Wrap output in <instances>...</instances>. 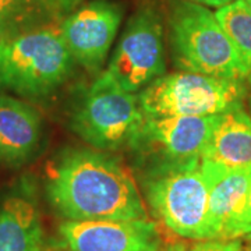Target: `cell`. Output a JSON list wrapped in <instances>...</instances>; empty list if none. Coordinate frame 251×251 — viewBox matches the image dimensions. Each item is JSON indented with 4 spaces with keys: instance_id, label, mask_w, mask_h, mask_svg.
<instances>
[{
    "instance_id": "15",
    "label": "cell",
    "mask_w": 251,
    "mask_h": 251,
    "mask_svg": "<svg viewBox=\"0 0 251 251\" xmlns=\"http://www.w3.org/2000/svg\"><path fill=\"white\" fill-rule=\"evenodd\" d=\"M57 20L46 0H0V41L54 27Z\"/></svg>"
},
{
    "instance_id": "18",
    "label": "cell",
    "mask_w": 251,
    "mask_h": 251,
    "mask_svg": "<svg viewBox=\"0 0 251 251\" xmlns=\"http://www.w3.org/2000/svg\"><path fill=\"white\" fill-rule=\"evenodd\" d=\"M188 251H246L240 240H201Z\"/></svg>"
},
{
    "instance_id": "19",
    "label": "cell",
    "mask_w": 251,
    "mask_h": 251,
    "mask_svg": "<svg viewBox=\"0 0 251 251\" xmlns=\"http://www.w3.org/2000/svg\"><path fill=\"white\" fill-rule=\"evenodd\" d=\"M84 0H46L49 7L53 10L57 18L72 14L73 11L78 9Z\"/></svg>"
},
{
    "instance_id": "9",
    "label": "cell",
    "mask_w": 251,
    "mask_h": 251,
    "mask_svg": "<svg viewBox=\"0 0 251 251\" xmlns=\"http://www.w3.org/2000/svg\"><path fill=\"white\" fill-rule=\"evenodd\" d=\"M122 18L123 9L108 0H94L64 18L59 29L74 63L98 72L108 57Z\"/></svg>"
},
{
    "instance_id": "25",
    "label": "cell",
    "mask_w": 251,
    "mask_h": 251,
    "mask_svg": "<svg viewBox=\"0 0 251 251\" xmlns=\"http://www.w3.org/2000/svg\"><path fill=\"white\" fill-rule=\"evenodd\" d=\"M246 251H249V250H247V249H246Z\"/></svg>"
},
{
    "instance_id": "14",
    "label": "cell",
    "mask_w": 251,
    "mask_h": 251,
    "mask_svg": "<svg viewBox=\"0 0 251 251\" xmlns=\"http://www.w3.org/2000/svg\"><path fill=\"white\" fill-rule=\"evenodd\" d=\"M0 251H48L39 211L29 193L13 194L0 206Z\"/></svg>"
},
{
    "instance_id": "13",
    "label": "cell",
    "mask_w": 251,
    "mask_h": 251,
    "mask_svg": "<svg viewBox=\"0 0 251 251\" xmlns=\"http://www.w3.org/2000/svg\"><path fill=\"white\" fill-rule=\"evenodd\" d=\"M41 116L32 106L0 97V162L20 165L35 152L41 141Z\"/></svg>"
},
{
    "instance_id": "2",
    "label": "cell",
    "mask_w": 251,
    "mask_h": 251,
    "mask_svg": "<svg viewBox=\"0 0 251 251\" xmlns=\"http://www.w3.org/2000/svg\"><path fill=\"white\" fill-rule=\"evenodd\" d=\"M169 27L173 63L180 70L243 82L251 80L250 70L206 6L171 0Z\"/></svg>"
},
{
    "instance_id": "6",
    "label": "cell",
    "mask_w": 251,
    "mask_h": 251,
    "mask_svg": "<svg viewBox=\"0 0 251 251\" xmlns=\"http://www.w3.org/2000/svg\"><path fill=\"white\" fill-rule=\"evenodd\" d=\"M144 117L138 95L102 73L74 108L72 128L92 148L113 151L128 145Z\"/></svg>"
},
{
    "instance_id": "11",
    "label": "cell",
    "mask_w": 251,
    "mask_h": 251,
    "mask_svg": "<svg viewBox=\"0 0 251 251\" xmlns=\"http://www.w3.org/2000/svg\"><path fill=\"white\" fill-rule=\"evenodd\" d=\"M200 165L209 187L205 240H218L250 190L251 169L232 171L202 161Z\"/></svg>"
},
{
    "instance_id": "17",
    "label": "cell",
    "mask_w": 251,
    "mask_h": 251,
    "mask_svg": "<svg viewBox=\"0 0 251 251\" xmlns=\"http://www.w3.org/2000/svg\"><path fill=\"white\" fill-rule=\"evenodd\" d=\"M251 240V186L242 206L225 226L221 240Z\"/></svg>"
},
{
    "instance_id": "23",
    "label": "cell",
    "mask_w": 251,
    "mask_h": 251,
    "mask_svg": "<svg viewBox=\"0 0 251 251\" xmlns=\"http://www.w3.org/2000/svg\"><path fill=\"white\" fill-rule=\"evenodd\" d=\"M249 106H250V116H251V97L250 99H249Z\"/></svg>"
},
{
    "instance_id": "3",
    "label": "cell",
    "mask_w": 251,
    "mask_h": 251,
    "mask_svg": "<svg viewBox=\"0 0 251 251\" xmlns=\"http://www.w3.org/2000/svg\"><path fill=\"white\" fill-rule=\"evenodd\" d=\"M73 63L56 27L1 39L0 88L27 98H42L67 80Z\"/></svg>"
},
{
    "instance_id": "12",
    "label": "cell",
    "mask_w": 251,
    "mask_h": 251,
    "mask_svg": "<svg viewBox=\"0 0 251 251\" xmlns=\"http://www.w3.org/2000/svg\"><path fill=\"white\" fill-rule=\"evenodd\" d=\"M201 161L225 169H251V116L236 108L218 115Z\"/></svg>"
},
{
    "instance_id": "4",
    "label": "cell",
    "mask_w": 251,
    "mask_h": 251,
    "mask_svg": "<svg viewBox=\"0 0 251 251\" xmlns=\"http://www.w3.org/2000/svg\"><path fill=\"white\" fill-rule=\"evenodd\" d=\"M215 116H147L128 143L138 175L201 161Z\"/></svg>"
},
{
    "instance_id": "20",
    "label": "cell",
    "mask_w": 251,
    "mask_h": 251,
    "mask_svg": "<svg viewBox=\"0 0 251 251\" xmlns=\"http://www.w3.org/2000/svg\"><path fill=\"white\" fill-rule=\"evenodd\" d=\"M191 1H196V3H200V4H204L206 7H224L226 4L232 3L234 0H191Z\"/></svg>"
},
{
    "instance_id": "22",
    "label": "cell",
    "mask_w": 251,
    "mask_h": 251,
    "mask_svg": "<svg viewBox=\"0 0 251 251\" xmlns=\"http://www.w3.org/2000/svg\"><path fill=\"white\" fill-rule=\"evenodd\" d=\"M244 3L247 4V7L251 10V0H244Z\"/></svg>"
},
{
    "instance_id": "16",
    "label": "cell",
    "mask_w": 251,
    "mask_h": 251,
    "mask_svg": "<svg viewBox=\"0 0 251 251\" xmlns=\"http://www.w3.org/2000/svg\"><path fill=\"white\" fill-rule=\"evenodd\" d=\"M215 16L251 73V10L244 0H234L219 7Z\"/></svg>"
},
{
    "instance_id": "24",
    "label": "cell",
    "mask_w": 251,
    "mask_h": 251,
    "mask_svg": "<svg viewBox=\"0 0 251 251\" xmlns=\"http://www.w3.org/2000/svg\"><path fill=\"white\" fill-rule=\"evenodd\" d=\"M247 250L251 251V243H250V244H249V247H247Z\"/></svg>"
},
{
    "instance_id": "7",
    "label": "cell",
    "mask_w": 251,
    "mask_h": 251,
    "mask_svg": "<svg viewBox=\"0 0 251 251\" xmlns=\"http://www.w3.org/2000/svg\"><path fill=\"white\" fill-rule=\"evenodd\" d=\"M200 162L141 177L153 215L173 233L193 240H205L209 200V187Z\"/></svg>"
},
{
    "instance_id": "8",
    "label": "cell",
    "mask_w": 251,
    "mask_h": 251,
    "mask_svg": "<svg viewBox=\"0 0 251 251\" xmlns=\"http://www.w3.org/2000/svg\"><path fill=\"white\" fill-rule=\"evenodd\" d=\"M165 67L161 17L151 7H143L128 21L105 73L134 94L162 77Z\"/></svg>"
},
{
    "instance_id": "5",
    "label": "cell",
    "mask_w": 251,
    "mask_h": 251,
    "mask_svg": "<svg viewBox=\"0 0 251 251\" xmlns=\"http://www.w3.org/2000/svg\"><path fill=\"white\" fill-rule=\"evenodd\" d=\"M246 92L243 81L184 72L153 80L138 100L147 116H215L242 108Z\"/></svg>"
},
{
    "instance_id": "1",
    "label": "cell",
    "mask_w": 251,
    "mask_h": 251,
    "mask_svg": "<svg viewBox=\"0 0 251 251\" xmlns=\"http://www.w3.org/2000/svg\"><path fill=\"white\" fill-rule=\"evenodd\" d=\"M46 194L69 221L148 219L133 176L108 153L67 150L46 171Z\"/></svg>"
},
{
    "instance_id": "10",
    "label": "cell",
    "mask_w": 251,
    "mask_h": 251,
    "mask_svg": "<svg viewBox=\"0 0 251 251\" xmlns=\"http://www.w3.org/2000/svg\"><path fill=\"white\" fill-rule=\"evenodd\" d=\"M59 232L67 251H159L162 239L155 222L66 221Z\"/></svg>"
},
{
    "instance_id": "21",
    "label": "cell",
    "mask_w": 251,
    "mask_h": 251,
    "mask_svg": "<svg viewBox=\"0 0 251 251\" xmlns=\"http://www.w3.org/2000/svg\"><path fill=\"white\" fill-rule=\"evenodd\" d=\"M159 251H186V249L183 244H172L168 247H162Z\"/></svg>"
}]
</instances>
